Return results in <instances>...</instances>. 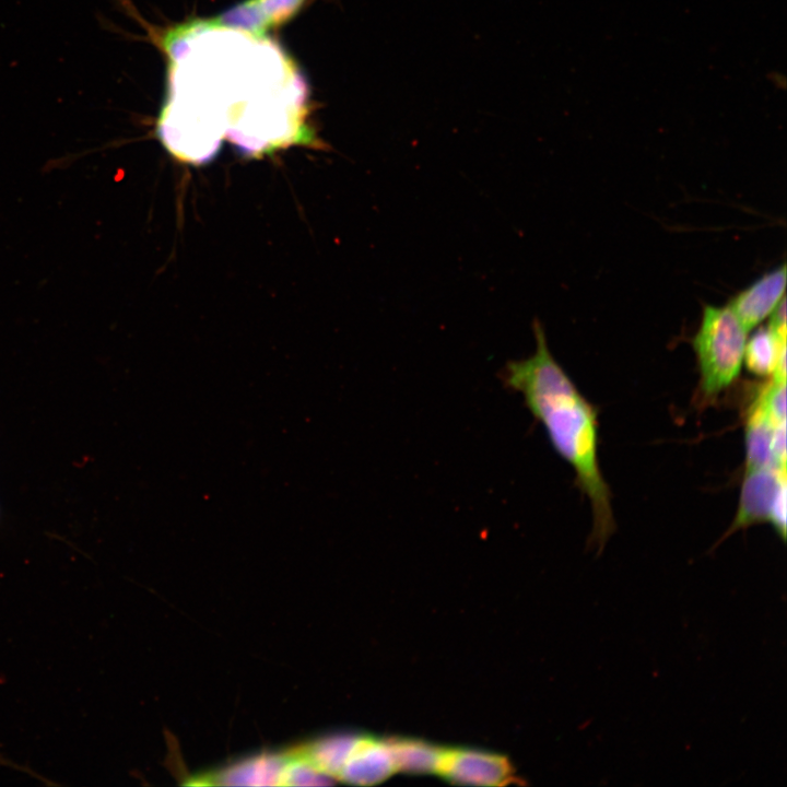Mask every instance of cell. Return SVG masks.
Wrapping results in <instances>:
<instances>
[{
	"instance_id": "277c9868",
	"label": "cell",
	"mask_w": 787,
	"mask_h": 787,
	"mask_svg": "<svg viewBox=\"0 0 787 787\" xmlns=\"http://www.w3.org/2000/svg\"><path fill=\"white\" fill-rule=\"evenodd\" d=\"M437 773L455 784L474 786H504L516 778L505 756L463 748L444 749Z\"/></svg>"
},
{
	"instance_id": "3957f363",
	"label": "cell",
	"mask_w": 787,
	"mask_h": 787,
	"mask_svg": "<svg viewBox=\"0 0 787 787\" xmlns=\"http://www.w3.org/2000/svg\"><path fill=\"white\" fill-rule=\"evenodd\" d=\"M768 522L786 539V470L747 469L739 507L728 533L751 525Z\"/></svg>"
},
{
	"instance_id": "5b68a950",
	"label": "cell",
	"mask_w": 787,
	"mask_h": 787,
	"mask_svg": "<svg viewBox=\"0 0 787 787\" xmlns=\"http://www.w3.org/2000/svg\"><path fill=\"white\" fill-rule=\"evenodd\" d=\"M745 470L776 468L786 470V422L773 419L754 400L744 428Z\"/></svg>"
},
{
	"instance_id": "ba28073f",
	"label": "cell",
	"mask_w": 787,
	"mask_h": 787,
	"mask_svg": "<svg viewBox=\"0 0 787 787\" xmlns=\"http://www.w3.org/2000/svg\"><path fill=\"white\" fill-rule=\"evenodd\" d=\"M786 265L765 273L731 298L728 306L749 332L770 317L785 297Z\"/></svg>"
},
{
	"instance_id": "6da1fadb",
	"label": "cell",
	"mask_w": 787,
	"mask_h": 787,
	"mask_svg": "<svg viewBox=\"0 0 787 787\" xmlns=\"http://www.w3.org/2000/svg\"><path fill=\"white\" fill-rule=\"evenodd\" d=\"M532 329L535 352L507 362L502 378L507 388L522 397L554 450L574 469L576 483L591 505V542L601 551L615 529V521L611 491L598 460L597 411L550 352L538 319Z\"/></svg>"
},
{
	"instance_id": "8992f818",
	"label": "cell",
	"mask_w": 787,
	"mask_h": 787,
	"mask_svg": "<svg viewBox=\"0 0 787 787\" xmlns=\"http://www.w3.org/2000/svg\"><path fill=\"white\" fill-rule=\"evenodd\" d=\"M306 0H246L210 20L193 21L203 28L245 31L262 37L271 27L295 14Z\"/></svg>"
},
{
	"instance_id": "9c48e42d",
	"label": "cell",
	"mask_w": 787,
	"mask_h": 787,
	"mask_svg": "<svg viewBox=\"0 0 787 787\" xmlns=\"http://www.w3.org/2000/svg\"><path fill=\"white\" fill-rule=\"evenodd\" d=\"M396 772L388 740L359 735L338 779L353 785H375Z\"/></svg>"
},
{
	"instance_id": "8fae6325",
	"label": "cell",
	"mask_w": 787,
	"mask_h": 787,
	"mask_svg": "<svg viewBox=\"0 0 787 787\" xmlns=\"http://www.w3.org/2000/svg\"><path fill=\"white\" fill-rule=\"evenodd\" d=\"M786 355V339L770 328H759L745 342L743 364L755 376H772L779 359Z\"/></svg>"
},
{
	"instance_id": "52a82bcc",
	"label": "cell",
	"mask_w": 787,
	"mask_h": 787,
	"mask_svg": "<svg viewBox=\"0 0 787 787\" xmlns=\"http://www.w3.org/2000/svg\"><path fill=\"white\" fill-rule=\"evenodd\" d=\"M290 764L287 752L262 753L195 779L199 785H289Z\"/></svg>"
},
{
	"instance_id": "30bf717a",
	"label": "cell",
	"mask_w": 787,
	"mask_h": 787,
	"mask_svg": "<svg viewBox=\"0 0 787 787\" xmlns=\"http://www.w3.org/2000/svg\"><path fill=\"white\" fill-rule=\"evenodd\" d=\"M396 771L414 774L437 773L444 749L410 738L388 739Z\"/></svg>"
},
{
	"instance_id": "7a4b0ae2",
	"label": "cell",
	"mask_w": 787,
	"mask_h": 787,
	"mask_svg": "<svg viewBox=\"0 0 787 787\" xmlns=\"http://www.w3.org/2000/svg\"><path fill=\"white\" fill-rule=\"evenodd\" d=\"M748 331L729 306L705 305L692 346L700 373V393L714 400L738 378Z\"/></svg>"
}]
</instances>
